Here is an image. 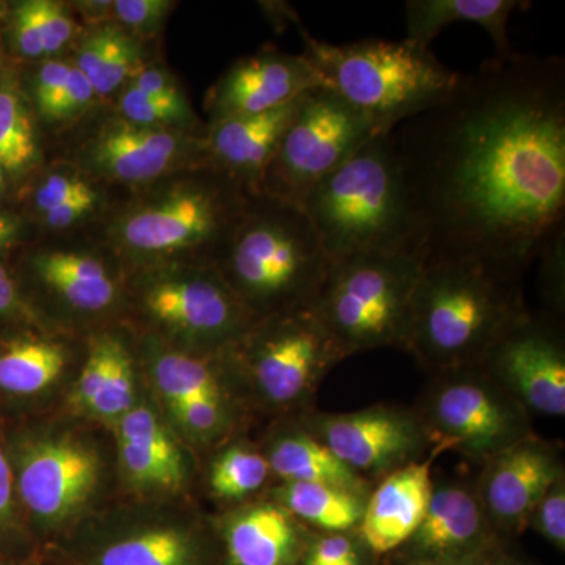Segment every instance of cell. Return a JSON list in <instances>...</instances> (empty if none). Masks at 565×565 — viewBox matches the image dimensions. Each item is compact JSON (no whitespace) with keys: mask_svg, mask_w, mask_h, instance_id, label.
Returning a JSON list of instances; mask_svg holds the SVG:
<instances>
[{"mask_svg":"<svg viewBox=\"0 0 565 565\" xmlns=\"http://www.w3.org/2000/svg\"><path fill=\"white\" fill-rule=\"evenodd\" d=\"M392 134L426 263L471 258L523 275L564 228L561 58H490Z\"/></svg>","mask_w":565,"mask_h":565,"instance_id":"1","label":"cell"},{"mask_svg":"<svg viewBox=\"0 0 565 565\" xmlns=\"http://www.w3.org/2000/svg\"><path fill=\"white\" fill-rule=\"evenodd\" d=\"M527 316L522 274L471 258L426 263L404 351L435 374L479 366Z\"/></svg>","mask_w":565,"mask_h":565,"instance_id":"2","label":"cell"},{"mask_svg":"<svg viewBox=\"0 0 565 565\" xmlns=\"http://www.w3.org/2000/svg\"><path fill=\"white\" fill-rule=\"evenodd\" d=\"M252 196L214 167L173 174L145 185L111 217L107 243L134 267L215 263Z\"/></svg>","mask_w":565,"mask_h":565,"instance_id":"3","label":"cell"},{"mask_svg":"<svg viewBox=\"0 0 565 565\" xmlns=\"http://www.w3.org/2000/svg\"><path fill=\"white\" fill-rule=\"evenodd\" d=\"M299 204L330 259L366 252L426 253L392 132L373 137Z\"/></svg>","mask_w":565,"mask_h":565,"instance_id":"4","label":"cell"},{"mask_svg":"<svg viewBox=\"0 0 565 565\" xmlns=\"http://www.w3.org/2000/svg\"><path fill=\"white\" fill-rule=\"evenodd\" d=\"M215 266L258 319L310 310L330 258L300 204L253 195Z\"/></svg>","mask_w":565,"mask_h":565,"instance_id":"5","label":"cell"},{"mask_svg":"<svg viewBox=\"0 0 565 565\" xmlns=\"http://www.w3.org/2000/svg\"><path fill=\"white\" fill-rule=\"evenodd\" d=\"M305 57L375 134L393 132L401 122L446 98L460 73L446 68L430 47L408 40L367 39L349 44L316 40L300 28Z\"/></svg>","mask_w":565,"mask_h":565,"instance_id":"6","label":"cell"},{"mask_svg":"<svg viewBox=\"0 0 565 565\" xmlns=\"http://www.w3.org/2000/svg\"><path fill=\"white\" fill-rule=\"evenodd\" d=\"M423 250L353 253L330 259L311 310L345 355L405 349Z\"/></svg>","mask_w":565,"mask_h":565,"instance_id":"7","label":"cell"},{"mask_svg":"<svg viewBox=\"0 0 565 565\" xmlns=\"http://www.w3.org/2000/svg\"><path fill=\"white\" fill-rule=\"evenodd\" d=\"M134 307L152 337L200 355L232 351L259 321L210 262L136 267Z\"/></svg>","mask_w":565,"mask_h":565,"instance_id":"8","label":"cell"},{"mask_svg":"<svg viewBox=\"0 0 565 565\" xmlns=\"http://www.w3.org/2000/svg\"><path fill=\"white\" fill-rule=\"evenodd\" d=\"M416 414L434 445L479 462L534 435L530 412L481 364L437 373Z\"/></svg>","mask_w":565,"mask_h":565,"instance_id":"9","label":"cell"},{"mask_svg":"<svg viewBox=\"0 0 565 565\" xmlns=\"http://www.w3.org/2000/svg\"><path fill=\"white\" fill-rule=\"evenodd\" d=\"M345 356L311 308L259 319L232 349L255 392L278 408L308 403L323 375Z\"/></svg>","mask_w":565,"mask_h":565,"instance_id":"10","label":"cell"},{"mask_svg":"<svg viewBox=\"0 0 565 565\" xmlns=\"http://www.w3.org/2000/svg\"><path fill=\"white\" fill-rule=\"evenodd\" d=\"M375 136L366 117L332 88L303 93L264 174L263 195L299 204L319 181Z\"/></svg>","mask_w":565,"mask_h":565,"instance_id":"11","label":"cell"},{"mask_svg":"<svg viewBox=\"0 0 565 565\" xmlns=\"http://www.w3.org/2000/svg\"><path fill=\"white\" fill-rule=\"evenodd\" d=\"M22 516L41 527L65 525L98 493L103 459L76 434L20 430L6 440Z\"/></svg>","mask_w":565,"mask_h":565,"instance_id":"12","label":"cell"},{"mask_svg":"<svg viewBox=\"0 0 565 565\" xmlns=\"http://www.w3.org/2000/svg\"><path fill=\"white\" fill-rule=\"evenodd\" d=\"M73 158V167L90 180L136 188L211 167L206 132L148 128L117 111L88 126L74 147Z\"/></svg>","mask_w":565,"mask_h":565,"instance_id":"13","label":"cell"},{"mask_svg":"<svg viewBox=\"0 0 565 565\" xmlns=\"http://www.w3.org/2000/svg\"><path fill=\"white\" fill-rule=\"evenodd\" d=\"M303 429L364 479L384 478L404 465L422 460L423 452L434 446L419 415L396 405H373L351 414L310 415Z\"/></svg>","mask_w":565,"mask_h":565,"instance_id":"14","label":"cell"},{"mask_svg":"<svg viewBox=\"0 0 565 565\" xmlns=\"http://www.w3.org/2000/svg\"><path fill=\"white\" fill-rule=\"evenodd\" d=\"M481 366L530 414L565 415V349L556 323L527 316Z\"/></svg>","mask_w":565,"mask_h":565,"instance_id":"15","label":"cell"},{"mask_svg":"<svg viewBox=\"0 0 565 565\" xmlns=\"http://www.w3.org/2000/svg\"><path fill=\"white\" fill-rule=\"evenodd\" d=\"M561 478L563 462L556 449L531 435L486 460L476 493L490 525L522 531Z\"/></svg>","mask_w":565,"mask_h":565,"instance_id":"16","label":"cell"},{"mask_svg":"<svg viewBox=\"0 0 565 565\" xmlns=\"http://www.w3.org/2000/svg\"><path fill=\"white\" fill-rule=\"evenodd\" d=\"M318 87L326 82L303 54L262 51L241 58L215 82L206 98L210 122L278 109Z\"/></svg>","mask_w":565,"mask_h":565,"instance_id":"17","label":"cell"},{"mask_svg":"<svg viewBox=\"0 0 565 565\" xmlns=\"http://www.w3.org/2000/svg\"><path fill=\"white\" fill-rule=\"evenodd\" d=\"M32 281L63 310L77 316H98L117 307L122 282L98 253L68 247H46L29 256Z\"/></svg>","mask_w":565,"mask_h":565,"instance_id":"18","label":"cell"},{"mask_svg":"<svg viewBox=\"0 0 565 565\" xmlns=\"http://www.w3.org/2000/svg\"><path fill=\"white\" fill-rule=\"evenodd\" d=\"M444 451V445H435L423 462L397 468L370 493L359 530L373 552L384 555L399 548L422 525L434 493L433 463Z\"/></svg>","mask_w":565,"mask_h":565,"instance_id":"19","label":"cell"},{"mask_svg":"<svg viewBox=\"0 0 565 565\" xmlns=\"http://www.w3.org/2000/svg\"><path fill=\"white\" fill-rule=\"evenodd\" d=\"M296 102L264 111L210 122L206 128L211 167L225 173L252 195L262 193L264 174L299 107Z\"/></svg>","mask_w":565,"mask_h":565,"instance_id":"20","label":"cell"},{"mask_svg":"<svg viewBox=\"0 0 565 565\" xmlns=\"http://www.w3.org/2000/svg\"><path fill=\"white\" fill-rule=\"evenodd\" d=\"M117 423L126 479L145 492H178L188 475L184 456L156 412L136 404Z\"/></svg>","mask_w":565,"mask_h":565,"instance_id":"21","label":"cell"},{"mask_svg":"<svg viewBox=\"0 0 565 565\" xmlns=\"http://www.w3.org/2000/svg\"><path fill=\"white\" fill-rule=\"evenodd\" d=\"M489 526L476 489L459 482L435 486L422 525L408 542L423 556H459L484 541Z\"/></svg>","mask_w":565,"mask_h":565,"instance_id":"22","label":"cell"},{"mask_svg":"<svg viewBox=\"0 0 565 565\" xmlns=\"http://www.w3.org/2000/svg\"><path fill=\"white\" fill-rule=\"evenodd\" d=\"M225 539L234 565H291L299 552L300 530L296 516L270 501L234 512Z\"/></svg>","mask_w":565,"mask_h":565,"instance_id":"23","label":"cell"},{"mask_svg":"<svg viewBox=\"0 0 565 565\" xmlns=\"http://www.w3.org/2000/svg\"><path fill=\"white\" fill-rule=\"evenodd\" d=\"M68 364L65 344L20 327L0 333V396L32 399L46 393Z\"/></svg>","mask_w":565,"mask_h":565,"instance_id":"24","label":"cell"},{"mask_svg":"<svg viewBox=\"0 0 565 565\" xmlns=\"http://www.w3.org/2000/svg\"><path fill=\"white\" fill-rule=\"evenodd\" d=\"M527 3L516 0H408L405 3V40L430 47V41L456 22H473L492 36L497 57L512 54L508 22Z\"/></svg>","mask_w":565,"mask_h":565,"instance_id":"25","label":"cell"},{"mask_svg":"<svg viewBox=\"0 0 565 565\" xmlns=\"http://www.w3.org/2000/svg\"><path fill=\"white\" fill-rule=\"evenodd\" d=\"M264 456L270 465V471L282 482L326 484L370 497V481L341 462L303 427L275 437Z\"/></svg>","mask_w":565,"mask_h":565,"instance_id":"26","label":"cell"},{"mask_svg":"<svg viewBox=\"0 0 565 565\" xmlns=\"http://www.w3.org/2000/svg\"><path fill=\"white\" fill-rule=\"evenodd\" d=\"M73 65L87 77L98 98L121 92L145 65L141 40L115 22L92 25L79 33Z\"/></svg>","mask_w":565,"mask_h":565,"instance_id":"27","label":"cell"},{"mask_svg":"<svg viewBox=\"0 0 565 565\" xmlns=\"http://www.w3.org/2000/svg\"><path fill=\"white\" fill-rule=\"evenodd\" d=\"M145 345L152 382L169 407L195 397H226L221 374L212 364L217 355L182 351L156 337Z\"/></svg>","mask_w":565,"mask_h":565,"instance_id":"28","label":"cell"},{"mask_svg":"<svg viewBox=\"0 0 565 565\" xmlns=\"http://www.w3.org/2000/svg\"><path fill=\"white\" fill-rule=\"evenodd\" d=\"M366 497L326 484L282 482L274 490V501L297 520L330 533H345L359 526Z\"/></svg>","mask_w":565,"mask_h":565,"instance_id":"29","label":"cell"},{"mask_svg":"<svg viewBox=\"0 0 565 565\" xmlns=\"http://www.w3.org/2000/svg\"><path fill=\"white\" fill-rule=\"evenodd\" d=\"M96 565H200V548L185 527H147L106 546Z\"/></svg>","mask_w":565,"mask_h":565,"instance_id":"30","label":"cell"},{"mask_svg":"<svg viewBox=\"0 0 565 565\" xmlns=\"http://www.w3.org/2000/svg\"><path fill=\"white\" fill-rule=\"evenodd\" d=\"M36 159L39 143L24 93L13 76L0 73V167L18 174L31 169Z\"/></svg>","mask_w":565,"mask_h":565,"instance_id":"31","label":"cell"},{"mask_svg":"<svg viewBox=\"0 0 565 565\" xmlns=\"http://www.w3.org/2000/svg\"><path fill=\"white\" fill-rule=\"evenodd\" d=\"M270 475L266 456L250 446L233 445L212 462L210 486L218 500L241 501L258 492Z\"/></svg>","mask_w":565,"mask_h":565,"instance_id":"32","label":"cell"},{"mask_svg":"<svg viewBox=\"0 0 565 565\" xmlns=\"http://www.w3.org/2000/svg\"><path fill=\"white\" fill-rule=\"evenodd\" d=\"M126 351L128 344L115 333H102L92 341L73 394L74 404L79 411L93 415L114 381L118 363Z\"/></svg>","mask_w":565,"mask_h":565,"instance_id":"33","label":"cell"},{"mask_svg":"<svg viewBox=\"0 0 565 565\" xmlns=\"http://www.w3.org/2000/svg\"><path fill=\"white\" fill-rule=\"evenodd\" d=\"M117 114L128 121L148 128L199 134V118L185 96L173 99L151 98L126 85L118 95Z\"/></svg>","mask_w":565,"mask_h":565,"instance_id":"34","label":"cell"},{"mask_svg":"<svg viewBox=\"0 0 565 565\" xmlns=\"http://www.w3.org/2000/svg\"><path fill=\"white\" fill-rule=\"evenodd\" d=\"M169 408L182 434L199 444L217 440L232 423L226 397H195Z\"/></svg>","mask_w":565,"mask_h":565,"instance_id":"35","label":"cell"},{"mask_svg":"<svg viewBox=\"0 0 565 565\" xmlns=\"http://www.w3.org/2000/svg\"><path fill=\"white\" fill-rule=\"evenodd\" d=\"M95 196L102 195L90 178L76 167H71L70 170H52L44 174L33 189L32 203L33 210L40 215L62 204Z\"/></svg>","mask_w":565,"mask_h":565,"instance_id":"36","label":"cell"},{"mask_svg":"<svg viewBox=\"0 0 565 565\" xmlns=\"http://www.w3.org/2000/svg\"><path fill=\"white\" fill-rule=\"evenodd\" d=\"M172 0H115L110 6V22L120 25L137 39H154L177 7Z\"/></svg>","mask_w":565,"mask_h":565,"instance_id":"37","label":"cell"},{"mask_svg":"<svg viewBox=\"0 0 565 565\" xmlns=\"http://www.w3.org/2000/svg\"><path fill=\"white\" fill-rule=\"evenodd\" d=\"M31 3L33 17L43 39L46 61H50L73 43L77 32L81 33V29L77 28L65 3L54 2V0H31Z\"/></svg>","mask_w":565,"mask_h":565,"instance_id":"38","label":"cell"},{"mask_svg":"<svg viewBox=\"0 0 565 565\" xmlns=\"http://www.w3.org/2000/svg\"><path fill=\"white\" fill-rule=\"evenodd\" d=\"M95 99H98V96L93 90L90 82L73 65L61 98L43 121L51 126H65L77 121L90 110Z\"/></svg>","mask_w":565,"mask_h":565,"instance_id":"39","label":"cell"},{"mask_svg":"<svg viewBox=\"0 0 565 565\" xmlns=\"http://www.w3.org/2000/svg\"><path fill=\"white\" fill-rule=\"evenodd\" d=\"M11 46L18 57L24 61H46L43 39L33 17L31 0L10 7L9 13Z\"/></svg>","mask_w":565,"mask_h":565,"instance_id":"40","label":"cell"},{"mask_svg":"<svg viewBox=\"0 0 565 565\" xmlns=\"http://www.w3.org/2000/svg\"><path fill=\"white\" fill-rule=\"evenodd\" d=\"M73 63L65 61H44L32 79V103L41 120L46 118L52 107L61 98L66 81H68Z\"/></svg>","mask_w":565,"mask_h":565,"instance_id":"41","label":"cell"},{"mask_svg":"<svg viewBox=\"0 0 565 565\" xmlns=\"http://www.w3.org/2000/svg\"><path fill=\"white\" fill-rule=\"evenodd\" d=\"M22 520L9 452L0 437V544L13 541L21 533Z\"/></svg>","mask_w":565,"mask_h":565,"instance_id":"42","label":"cell"},{"mask_svg":"<svg viewBox=\"0 0 565 565\" xmlns=\"http://www.w3.org/2000/svg\"><path fill=\"white\" fill-rule=\"evenodd\" d=\"M537 258L542 259V286L556 313L564 307L565 230L553 234Z\"/></svg>","mask_w":565,"mask_h":565,"instance_id":"43","label":"cell"},{"mask_svg":"<svg viewBox=\"0 0 565 565\" xmlns=\"http://www.w3.org/2000/svg\"><path fill=\"white\" fill-rule=\"evenodd\" d=\"M535 527L557 548L565 546V481L561 478L542 498L535 508L533 519Z\"/></svg>","mask_w":565,"mask_h":565,"instance_id":"44","label":"cell"},{"mask_svg":"<svg viewBox=\"0 0 565 565\" xmlns=\"http://www.w3.org/2000/svg\"><path fill=\"white\" fill-rule=\"evenodd\" d=\"M31 308L25 300L20 282L10 267L0 259V327L7 329L11 323L29 318Z\"/></svg>","mask_w":565,"mask_h":565,"instance_id":"45","label":"cell"},{"mask_svg":"<svg viewBox=\"0 0 565 565\" xmlns=\"http://www.w3.org/2000/svg\"><path fill=\"white\" fill-rule=\"evenodd\" d=\"M126 85L136 88L143 95L151 96V98L173 99L185 96L178 87V82L174 81L172 74L154 63L145 65Z\"/></svg>","mask_w":565,"mask_h":565,"instance_id":"46","label":"cell"},{"mask_svg":"<svg viewBox=\"0 0 565 565\" xmlns=\"http://www.w3.org/2000/svg\"><path fill=\"white\" fill-rule=\"evenodd\" d=\"M99 202H102V196L76 200V202L65 203L54 210L43 212L39 217L41 223L52 232H63V230L73 228L85 218L90 217L93 212L98 210Z\"/></svg>","mask_w":565,"mask_h":565,"instance_id":"47","label":"cell"},{"mask_svg":"<svg viewBox=\"0 0 565 565\" xmlns=\"http://www.w3.org/2000/svg\"><path fill=\"white\" fill-rule=\"evenodd\" d=\"M359 559L355 546L345 535L334 533L321 539L311 550L307 565H340L349 561Z\"/></svg>","mask_w":565,"mask_h":565,"instance_id":"48","label":"cell"},{"mask_svg":"<svg viewBox=\"0 0 565 565\" xmlns=\"http://www.w3.org/2000/svg\"><path fill=\"white\" fill-rule=\"evenodd\" d=\"M28 233L24 218L10 211H0V255L17 247Z\"/></svg>","mask_w":565,"mask_h":565,"instance_id":"49","label":"cell"},{"mask_svg":"<svg viewBox=\"0 0 565 565\" xmlns=\"http://www.w3.org/2000/svg\"><path fill=\"white\" fill-rule=\"evenodd\" d=\"M9 13H10V3L0 2V20H3V18L9 17Z\"/></svg>","mask_w":565,"mask_h":565,"instance_id":"50","label":"cell"},{"mask_svg":"<svg viewBox=\"0 0 565 565\" xmlns=\"http://www.w3.org/2000/svg\"><path fill=\"white\" fill-rule=\"evenodd\" d=\"M3 188H6V170L0 167V196H2Z\"/></svg>","mask_w":565,"mask_h":565,"instance_id":"51","label":"cell"},{"mask_svg":"<svg viewBox=\"0 0 565 565\" xmlns=\"http://www.w3.org/2000/svg\"><path fill=\"white\" fill-rule=\"evenodd\" d=\"M340 565H360L359 559L349 561V563L340 564Z\"/></svg>","mask_w":565,"mask_h":565,"instance_id":"52","label":"cell"},{"mask_svg":"<svg viewBox=\"0 0 565 565\" xmlns=\"http://www.w3.org/2000/svg\"><path fill=\"white\" fill-rule=\"evenodd\" d=\"M445 565H476L473 563H465V561H459V563H455V564H445Z\"/></svg>","mask_w":565,"mask_h":565,"instance_id":"53","label":"cell"}]
</instances>
